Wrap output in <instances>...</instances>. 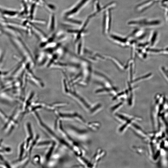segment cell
<instances>
[{
  "instance_id": "obj_1",
  "label": "cell",
  "mask_w": 168,
  "mask_h": 168,
  "mask_svg": "<svg viewBox=\"0 0 168 168\" xmlns=\"http://www.w3.org/2000/svg\"><path fill=\"white\" fill-rule=\"evenodd\" d=\"M21 112L17 110L13 111L12 114L8 117L4 123L2 129L4 131L6 135H9L13 131L15 128L18 125V119L20 116Z\"/></svg>"
},
{
  "instance_id": "obj_2",
  "label": "cell",
  "mask_w": 168,
  "mask_h": 168,
  "mask_svg": "<svg viewBox=\"0 0 168 168\" xmlns=\"http://www.w3.org/2000/svg\"><path fill=\"white\" fill-rule=\"evenodd\" d=\"M111 9H108L104 11L102 23V31L105 34L108 33L110 31L112 21Z\"/></svg>"
},
{
  "instance_id": "obj_3",
  "label": "cell",
  "mask_w": 168,
  "mask_h": 168,
  "mask_svg": "<svg viewBox=\"0 0 168 168\" xmlns=\"http://www.w3.org/2000/svg\"><path fill=\"white\" fill-rule=\"evenodd\" d=\"M89 0H81L71 9L65 13L66 16L73 15L78 12L89 1Z\"/></svg>"
},
{
  "instance_id": "obj_4",
  "label": "cell",
  "mask_w": 168,
  "mask_h": 168,
  "mask_svg": "<svg viewBox=\"0 0 168 168\" xmlns=\"http://www.w3.org/2000/svg\"><path fill=\"white\" fill-rule=\"evenodd\" d=\"M144 21L143 20L139 21H132L128 22V24L130 25H140L144 24L143 22ZM159 22L158 21H155L150 22H146L144 25H155L158 24Z\"/></svg>"
},
{
  "instance_id": "obj_5",
  "label": "cell",
  "mask_w": 168,
  "mask_h": 168,
  "mask_svg": "<svg viewBox=\"0 0 168 168\" xmlns=\"http://www.w3.org/2000/svg\"><path fill=\"white\" fill-rule=\"evenodd\" d=\"M24 142L21 143L19 146L18 158L16 161H18L21 160L23 158L24 150L25 149Z\"/></svg>"
},
{
  "instance_id": "obj_6",
  "label": "cell",
  "mask_w": 168,
  "mask_h": 168,
  "mask_svg": "<svg viewBox=\"0 0 168 168\" xmlns=\"http://www.w3.org/2000/svg\"><path fill=\"white\" fill-rule=\"evenodd\" d=\"M55 142H53L52 143L51 146L50 148L49 149L46 155L45 159L46 161L47 162L48 161L52 153L55 146Z\"/></svg>"
},
{
  "instance_id": "obj_7",
  "label": "cell",
  "mask_w": 168,
  "mask_h": 168,
  "mask_svg": "<svg viewBox=\"0 0 168 168\" xmlns=\"http://www.w3.org/2000/svg\"><path fill=\"white\" fill-rule=\"evenodd\" d=\"M55 26V18L54 15L53 14L51 16V20L50 24L49 29L51 31L54 30Z\"/></svg>"
},
{
  "instance_id": "obj_8",
  "label": "cell",
  "mask_w": 168,
  "mask_h": 168,
  "mask_svg": "<svg viewBox=\"0 0 168 168\" xmlns=\"http://www.w3.org/2000/svg\"><path fill=\"white\" fill-rule=\"evenodd\" d=\"M51 142L49 141H46L41 142L37 145L38 147L44 146L47 145H49L51 144Z\"/></svg>"
},
{
  "instance_id": "obj_9",
  "label": "cell",
  "mask_w": 168,
  "mask_h": 168,
  "mask_svg": "<svg viewBox=\"0 0 168 168\" xmlns=\"http://www.w3.org/2000/svg\"><path fill=\"white\" fill-rule=\"evenodd\" d=\"M67 21H68L71 22L72 23H74L75 24L77 25H81L82 24V22L78 20L71 19V18L68 19L67 20Z\"/></svg>"
},
{
  "instance_id": "obj_10",
  "label": "cell",
  "mask_w": 168,
  "mask_h": 168,
  "mask_svg": "<svg viewBox=\"0 0 168 168\" xmlns=\"http://www.w3.org/2000/svg\"><path fill=\"white\" fill-rule=\"evenodd\" d=\"M156 32H155L154 33V35L153 36L152 39V43H153L154 41V40H155V38L156 37Z\"/></svg>"
}]
</instances>
